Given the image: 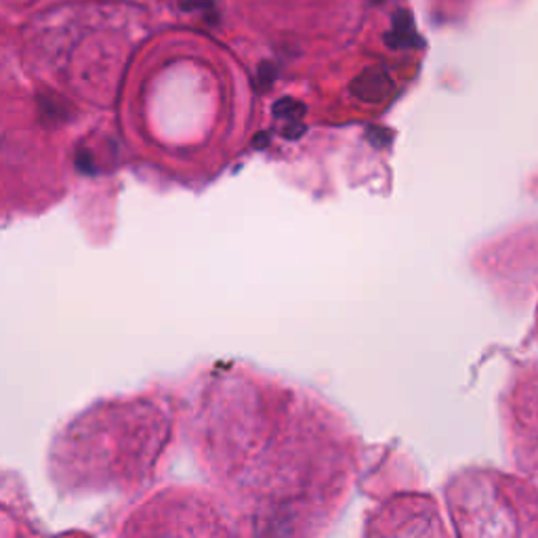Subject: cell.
I'll use <instances>...</instances> for the list:
<instances>
[{"mask_svg":"<svg viewBox=\"0 0 538 538\" xmlns=\"http://www.w3.org/2000/svg\"><path fill=\"white\" fill-rule=\"evenodd\" d=\"M385 40L392 47H410L420 42L417 36H414V28H412V15L408 11H398L393 15V32L385 36Z\"/></svg>","mask_w":538,"mask_h":538,"instance_id":"cell-1","label":"cell"}]
</instances>
